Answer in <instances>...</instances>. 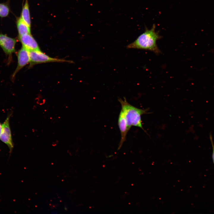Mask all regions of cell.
Returning <instances> with one entry per match:
<instances>
[{"label": "cell", "mask_w": 214, "mask_h": 214, "mask_svg": "<svg viewBox=\"0 0 214 214\" xmlns=\"http://www.w3.org/2000/svg\"><path fill=\"white\" fill-rule=\"evenodd\" d=\"M156 26L153 24L150 29L146 28L144 32L140 35L133 42L128 45V48L138 49L152 51L156 54L161 52L159 48L157 41L161 38L155 30Z\"/></svg>", "instance_id": "obj_1"}, {"label": "cell", "mask_w": 214, "mask_h": 214, "mask_svg": "<svg viewBox=\"0 0 214 214\" xmlns=\"http://www.w3.org/2000/svg\"><path fill=\"white\" fill-rule=\"evenodd\" d=\"M124 100L119 98L121 109L124 113L128 129L133 126L140 128L144 131L142 125L141 116L147 114V109H142L136 107L129 104L124 97Z\"/></svg>", "instance_id": "obj_2"}, {"label": "cell", "mask_w": 214, "mask_h": 214, "mask_svg": "<svg viewBox=\"0 0 214 214\" xmlns=\"http://www.w3.org/2000/svg\"><path fill=\"white\" fill-rule=\"evenodd\" d=\"M30 59V66L42 63L50 62H73L64 59L52 58L47 55L41 51H29Z\"/></svg>", "instance_id": "obj_3"}, {"label": "cell", "mask_w": 214, "mask_h": 214, "mask_svg": "<svg viewBox=\"0 0 214 214\" xmlns=\"http://www.w3.org/2000/svg\"><path fill=\"white\" fill-rule=\"evenodd\" d=\"M17 40L15 38L9 37L6 34L0 33V47L7 57L8 64L11 61L12 54L15 52V47Z\"/></svg>", "instance_id": "obj_4"}, {"label": "cell", "mask_w": 214, "mask_h": 214, "mask_svg": "<svg viewBox=\"0 0 214 214\" xmlns=\"http://www.w3.org/2000/svg\"><path fill=\"white\" fill-rule=\"evenodd\" d=\"M18 63L17 67L11 76L12 81L17 73L30 62L29 51L22 46L17 53Z\"/></svg>", "instance_id": "obj_5"}, {"label": "cell", "mask_w": 214, "mask_h": 214, "mask_svg": "<svg viewBox=\"0 0 214 214\" xmlns=\"http://www.w3.org/2000/svg\"><path fill=\"white\" fill-rule=\"evenodd\" d=\"M10 115L8 116L2 125L0 139L1 141L7 145L11 152L13 147V145L10 125Z\"/></svg>", "instance_id": "obj_6"}, {"label": "cell", "mask_w": 214, "mask_h": 214, "mask_svg": "<svg viewBox=\"0 0 214 214\" xmlns=\"http://www.w3.org/2000/svg\"><path fill=\"white\" fill-rule=\"evenodd\" d=\"M18 39L22 47L29 51H41L37 43L31 34L18 36Z\"/></svg>", "instance_id": "obj_7"}, {"label": "cell", "mask_w": 214, "mask_h": 214, "mask_svg": "<svg viewBox=\"0 0 214 214\" xmlns=\"http://www.w3.org/2000/svg\"><path fill=\"white\" fill-rule=\"evenodd\" d=\"M118 125L121 135V140L118 147L119 149L126 140L127 134L129 130L124 113L122 110H121L119 116Z\"/></svg>", "instance_id": "obj_8"}, {"label": "cell", "mask_w": 214, "mask_h": 214, "mask_svg": "<svg viewBox=\"0 0 214 214\" xmlns=\"http://www.w3.org/2000/svg\"><path fill=\"white\" fill-rule=\"evenodd\" d=\"M16 25L18 36L31 34V26H29L21 16L17 18Z\"/></svg>", "instance_id": "obj_9"}, {"label": "cell", "mask_w": 214, "mask_h": 214, "mask_svg": "<svg viewBox=\"0 0 214 214\" xmlns=\"http://www.w3.org/2000/svg\"><path fill=\"white\" fill-rule=\"evenodd\" d=\"M23 20L31 27V20L28 0H25L20 16Z\"/></svg>", "instance_id": "obj_10"}, {"label": "cell", "mask_w": 214, "mask_h": 214, "mask_svg": "<svg viewBox=\"0 0 214 214\" xmlns=\"http://www.w3.org/2000/svg\"><path fill=\"white\" fill-rule=\"evenodd\" d=\"M10 1L8 0L5 2L0 3V17L1 18L8 16L10 12Z\"/></svg>", "instance_id": "obj_11"}, {"label": "cell", "mask_w": 214, "mask_h": 214, "mask_svg": "<svg viewBox=\"0 0 214 214\" xmlns=\"http://www.w3.org/2000/svg\"><path fill=\"white\" fill-rule=\"evenodd\" d=\"M212 147V159L213 162L214 164V143L213 141V137L211 134L209 135Z\"/></svg>", "instance_id": "obj_12"}, {"label": "cell", "mask_w": 214, "mask_h": 214, "mask_svg": "<svg viewBox=\"0 0 214 214\" xmlns=\"http://www.w3.org/2000/svg\"><path fill=\"white\" fill-rule=\"evenodd\" d=\"M1 129H2V125L0 123V135L1 134Z\"/></svg>", "instance_id": "obj_13"}, {"label": "cell", "mask_w": 214, "mask_h": 214, "mask_svg": "<svg viewBox=\"0 0 214 214\" xmlns=\"http://www.w3.org/2000/svg\"><path fill=\"white\" fill-rule=\"evenodd\" d=\"M64 209H65L66 210H67V207H64Z\"/></svg>", "instance_id": "obj_14"}]
</instances>
